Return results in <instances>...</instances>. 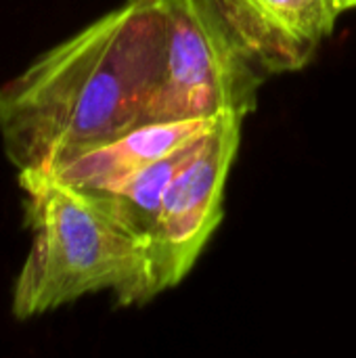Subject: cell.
<instances>
[{
	"mask_svg": "<svg viewBox=\"0 0 356 358\" xmlns=\"http://www.w3.org/2000/svg\"><path fill=\"white\" fill-rule=\"evenodd\" d=\"M166 0H126L0 86V141L21 170H48L145 122L166 52Z\"/></svg>",
	"mask_w": 356,
	"mask_h": 358,
	"instance_id": "obj_1",
	"label": "cell"
},
{
	"mask_svg": "<svg viewBox=\"0 0 356 358\" xmlns=\"http://www.w3.org/2000/svg\"><path fill=\"white\" fill-rule=\"evenodd\" d=\"M218 117L220 115L143 122L107 143L71 153L40 172L67 185L99 191L126 174L199 141L216 126Z\"/></svg>",
	"mask_w": 356,
	"mask_h": 358,
	"instance_id": "obj_5",
	"label": "cell"
},
{
	"mask_svg": "<svg viewBox=\"0 0 356 358\" xmlns=\"http://www.w3.org/2000/svg\"><path fill=\"white\" fill-rule=\"evenodd\" d=\"M271 27L298 46L315 48L332 36L342 15L334 0H245Z\"/></svg>",
	"mask_w": 356,
	"mask_h": 358,
	"instance_id": "obj_7",
	"label": "cell"
},
{
	"mask_svg": "<svg viewBox=\"0 0 356 358\" xmlns=\"http://www.w3.org/2000/svg\"><path fill=\"white\" fill-rule=\"evenodd\" d=\"M336 4H338V8L342 10V13H346V10H350V8H356V0H334Z\"/></svg>",
	"mask_w": 356,
	"mask_h": 358,
	"instance_id": "obj_8",
	"label": "cell"
},
{
	"mask_svg": "<svg viewBox=\"0 0 356 358\" xmlns=\"http://www.w3.org/2000/svg\"><path fill=\"white\" fill-rule=\"evenodd\" d=\"M241 113H222L168 185L147 237L138 306L176 287L222 220L225 187L239 151Z\"/></svg>",
	"mask_w": 356,
	"mask_h": 358,
	"instance_id": "obj_4",
	"label": "cell"
},
{
	"mask_svg": "<svg viewBox=\"0 0 356 358\" xmlns=\"http://www.w3.org/2000/svg\"><path fill=\"white\" fill-rule=\"evenodd\" d=\"M201 138L162 157V159H155V162L126 174L124 178H120L113 185L99 189V191L109 195V199L120 210V214L138 233L149 237L168 185L178 174V170L187 164V159L195 153ZM92 191H97V189H92Z\"/></svg>",
	"mask_w": 356,
	"mask_h": 358,
	"instance_id": "obj_6",
	"label": "cell"
},
{
	"mask_svg": "<svg viewBox=\"0 0 356 358\" xmlns=\"http://www.w3.org/2000/svg\"><path fill=\"white\" fill-rule=\"evenodd\" d=\"M19 187L31 245L13 285V317L27 321L99 292L138 306L147 237L109 195L40 170H21Z\"/></svg>",
	"mask_w": 356,
	"mask_h": 358,
	"instance_id": "obj_2",
	"label": "cell"
},
{
	"mask_svg": "<svg viewBox=\"0 0 356 358\" xmlns=\"http://www.w3.org/2000/svg\"><path fill=\"white\" fill-rule=\"evenodd\" d=\"M166 10L164 65L145 122L245 117L269 76L300 69L313 55L245 0H166Z\"/></svg>",
	"mask_w": 356,
	"mask_h": 358,
	"instance_id": "obj_3",
	"label": "cell"
}]
</instances>
